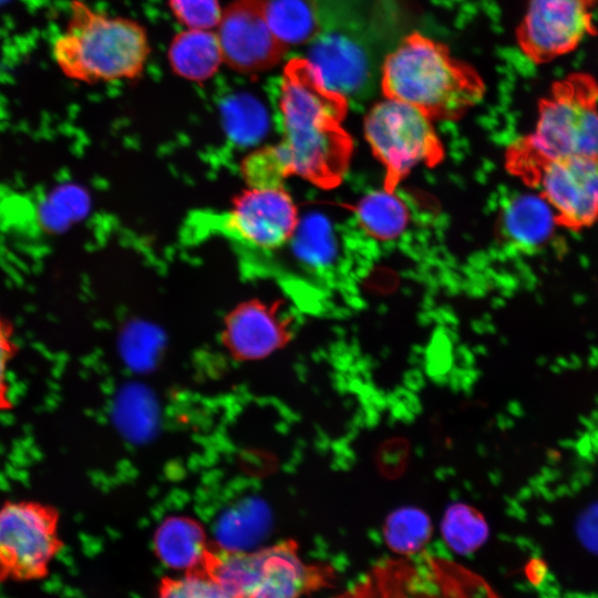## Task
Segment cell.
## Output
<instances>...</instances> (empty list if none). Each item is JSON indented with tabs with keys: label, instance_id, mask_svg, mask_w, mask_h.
I'll list each match as a JSON object with an SVG mask.
<instances>
[{
	"label": "cell",
	"instance_id": "1",
	"mask_svg": "<svg viewBox=\"0 0 598 598\" xmlns=\"http://www.w3.org/2000/svg\"><path fill=\"white\" fill-rule=\"evenodd\" d=\"M347 107L348 100L324 87L307 58L286 63L278 95L282 138L272 146L287 177L320 187L341 181L353 150L341 126Z\"/></svg>",
	"mask_w": 598,
	"mask_h": 598
},
{
	"label": "cell",
	"instance_id": "2",
	"mask_svg": "<svg viewBox=\"0 0 598 598\" xmlns=\"http://www.w3.org/2000/svg\"><path fill=\"white\" fill-rule=\"evenodd\" d=\"M381 83L385 97L411 104L432 120L462 116L485 91L471 65L419 32L406 35L386 56Z\"/></svg>",
	"mask_w": 598,
	"mask_h": 598
},
{
	"label": "cell",
	"instance_id": "3",
	"mask_svg": "<svg viewBox=\"0 0 598 598\" xmlns=\"http://www.w3.org/2000/svg\"><path fill=\"white\" fill-rule=\"evenodd\" d=\"M52 54L66 78L96 84L140 78L151 47L145 28L137 21L72 0Z\"/></svg>",
	"mask_w": 598,
	"mask_h": 598
},
{
	"label": "cell",
	"instance_id": "4",
	"mask_svg": "<svg viewBox=\"0 0 598 598\" xmlns=\"http://www.w3.org/2000/svg\"><path fill=\"white\" fill-rule=\"evenodd\" d=\"M507 167L526 182L543 164L564 157L598 161V82L574 72L553 83L538 105L533 133L507 151Z\"/></svg>",
	"mask_w": 598,
	"mask_h": 598
},
{
	"label": "cell",
	"instance_id": "5",
	"mask_svg": "<svg viewBox=\"0 0 598 598\" xmlns=\"http://www.w3.org/2000/svg\"><path fill=\"white\" fill-rule=\"evenodd\" d=\"M197 568L230 598H303L337 577L333 566L306 561L293 540L249 551L210 544Z\"/></svg>",
	"mask_w": 598,
	"mask_h": 598
},
{
	"label": "cell",
	"instance_id": "6",
	"mask_svg": "<svg viewBox=\"0 0 598 598\" xmlns=\"http://www.w3.org/2000/svg\"><path fill=\"white\" fill-rule=\"evenodd\" d=\"M330 598H501L477 573L430 553L377 561Z\"/></svg>",
	"mask_w": 598,
	"mask_h": 598
},
{
	"label": "cell",
	"instance_id": "7",
	"mask_svg": "<svg viewBox=\"0 0 598 598\" xmlns=\"http://www.w3.org/2000/svg\"><path fill=\"white\" fill-rule=\"evenodd\" d=\"M364 135L385 169L384 188L399 183L420 165L441 161L443 148L432 118L417 107L385 97L364 118Z\"/></svg>",
	"mask_w": 598,
	"mask_h": 598
},
{
	"label": "cell",
	"instance_id": "8",
	"mask_svg": "<svg viewBox=\"0 0 598 598\" xmlns=\"http://www.w3.org/2000/svg\"><path fill=\"white\" fill-rule=\"evenodd\" d=\"M62 548L54 507L29 501L0 507V584L45 578Z\"/></svg>",
	"mask_w": 598,
	"mask_h": 598
},
{
	"label": "cell",
	"instance_id": "9",
	"mask_svg": "<svg viewBox=\"0 0 598 598\" xmlns=\"http://www.w3.org/2000/svg\"><path fill=\"white\" fill-rule=\"evenodd\" d=\"M205 230L244 247L270 251L286 245L299 225L297 206L283 186L249 187L231 206L205 219Z\"/></svg>",
	"mask_w": 598,
	"mask_h": 598
},
{
	"label": "cell",
	"instance_id": "10",
	"mask_svg": "<svg viewBox=\"0 0 598 598\" xmlns=\"http://www.w3.org/2000/svg\"><path fill=\"white\" fill-rule=\"evenodd\" d=\"M598 0H528L516 29L517 43L534 63L542 64L576 50L597 34L592 9Z\"/></svg>",
	"mask_w": 598,
	"mask_h": 598
},
{
	"label": "cell",
	"instance_id": "11",
	"mask_svg": "<svg viewBox=\"0 0 598 598\" xmlns=\"http://www.w3.org/2000/svg\"><path fill=\"white\" fill-rule=\"evenodd\" d=\"M267 0H234L223 8L215 29L223 62L233 71L254 75L277 66L289 48L271 31Z\"/></svg>",
	"mask_w": 598,
	"mask_h": 598
},
{
	"label": "cell",
	"instance_id": "12",
	"mask_svg": "<svg viewBox=\"0 0 598 598\" xmlns=\"http://www.w3.org/2000/svg\"><path fill=\"white\" fill-rule=\"evenodd\" d=\"M555 213L556 224L571 230L598 220V161L564 157L543 164L526 182Z\"/></svg>",
	"mask_w": 598,
	"mask_h": 598
},
{
	"label": "cell",
	"instance_id": "13",
	"mask_svg": "<svg viewBox=\"0 0 598 598\" xmlns=\"http://www.w3.org/2000/svg\"><path fill=\"white\" fill-rule=\"evenodd\" d=\"M288 320L277 303L260 300L241 302L226 320L223 340L231 354L244 360L264 358L288 339Z\"/></svg>",
	"mask_w": 598,
	"mask_h": 598
},
{
	"label": "cell",
	"instance_id": "14",
	"mask_svg": "<svg viewBox=\"0 0 598 598\" xmlns=\"http://www.w3.org/2000/svg\"><path fill=\"white\" fill-rule=\"evenodd\" d=\"M308 61L329 91L348 100L368 79V59L363 49L341 33L323 34L312 44Z\"/></svg>",
	"mask_w": 598,
	"mask_h": 598
},
{
	"label": "cell",
	"instance_id": "15",
	"mask_svg": "<svg viewBox=\"0 0 598 598\" xmlns=\"http://www.w3.org/2000/svg\"><path fill=\"white\" fill-rule=\"evenodd\" d=\"M555 213L540 194L523 193L509 197L501 208L498 228L512 248L533 252L551 236Z\"/></svg>",
	"mask_w": 598,
	"mask_h": 598
},
{
	"label": "cell",
	"instance_id": "16",
	"mask_svg": "<svg viewBox=\"0 0 598 598\" xmlns=\"http://www.w3.org/2000/svg\"><path fill=\"white\" fill-rule=\"evenodd\" d=\"M209 545L204 527L186 516L166 518L153 538V548L159 561L182 573L199 567Z\"/></svg>",
	"mask_w": 598,
	"mask_h": 598
},
{
	"label": "cell",
	"instance_id": "17",
	"mask_svg": "<svg viewBox=\"0 0 598 598\" xmlns=\"http://www.w3.org/2000/svg\"><path fill=\"white\" fill-rule=\"evenodd\" d=\"M171 70L179 78L203 83L224 64L215 30L186 29L177 33L167 50Z\"/></svg>",
	"mask_w": 598,
	"mask_h": 598
},
{
	"label": "cell",
	"instance_id": "18",
	"mask_svg": "<svg viewBox=\"0 0 598 598\" xmlns=\"http://www.w3.org/2000/svg\"><path fill=\"white\" fill-rule=\"evenodd\" d=\"M354 217L362 230L373 239L391 240L406 228L409 210L395 192L383 187L365 195L357 204Z\"/></svg>",
	"mask_w": 598,
	"mask_h": 598
},
{
	"label": "cell",
	"instance_id": "19",
	"mask_svg": "<svg viewBox=\"0 0 598 598\" xmlns=\"http://www.w3.org/2000/svg\"><path fill=\"white\" fill-rule=\"evenodd\" d=\"M266 13L271 31L287 48L305 44L319 33L315 0H267Z\"/></svg>",
	"mask_w": 598,
	"mask_h": 598
},
{
	"label": "cell",
	"instance_id": "20",
	"mask_svg": "<svg viewBox=\"0 0 598 598\" xmlns=\"http://www.w3.org/2000/svg\"><path fill=\"white\" fill-rule=\"evenodd\" d=\"M383 535L388 546L399 555H414L431 538V520L419 508L403 507L386 518Z\"/></svg>",
	"mask_w": 598,
	"mask_h": 598
},
{
	"label": "cell",
	"instance_id": "21",
	"mask_svg": "<svg viewBox=\"0 0 598 598\" xmlns=\"http://www.w3.org/2000/svg\"><path fill=\"white\" fill-rule=\"evenodd\" d=\"M442 533L451 548L468 553L478 548L487 537V524L483 515L466 504L447 508L442 522Z\"/></svg>",
	"mask_w": 598,
	"mask_h": 598
},
{
	"label": "cell",
	"instance_id": "22",
	"mask_svg": "<svg viewBox=\"0 0 598 598\" xmlns=\"http://www.w3.org/2000/svg\"><path fill=\"white\" fill-rule=\"evenodd\" d=\"M154 598H230L209 576L195 568L181 576L161 578Z\"/></svg>",
	"mask_w": 598,
	"mask_h": 598
},
{
	"label": "cell",
	"instance_id": "23",
	"mask_svg": "<svg viewBox=\"0 0 598 598\" xmlns=\"http://www.w3.org/2000/svg\"><path fill=\"white\" fill-rule=\"evenodd\" d=\"M86 207V195L79 187L62 186L43 202L40 218L45 227L60 230L80 218Z\"/></svg>",
	"mask_w": 598,
	"mask_h": 598
},
{
	"label": "cell",
	"instance_id": "24",
	"mask_svg": "<svg viewBox=\"0 0 598 598\" xmlns=\"http://www.w3.org/2000/svg\"><path fill=\"white\" fill-rule=\"evenodd\" d=\"M167 4L187 29L215 30L223 12L219 0H167Z\"/></svg>",
	"mask_w": 598,
	"mask_h": 598
},
{
	"label": "cell",
	"instance_id": "25",
	"mask_svg": "<svg viewBox=\"0 0 598 598\" xmlns=\"http://www.w3.org/2000/svg\"><path fill=\"white\" fill-rule=\"evenodd\" d=\"M11 336L12 327L9 321L0 316V410L10 406L6 372L8 362L16 352V344Z\"/></svg>",
	"mask_w": 598,
	"mask_h": 598
},
{
	"label": "cell",
	"instance_id": "26",
	"mask_svg": "<svg viewBox=\"0 0 598 598\" xmlns=\"http://www.w3.org/2000/svg\"><path fill=\"white\" fill-rule=\"evenodd\" d=\"M380 468L388 476L398 475L406 462V445L399 441H393L382 446L380 451Z\"/></svg>",
	"mask_w": 598,
	"mask_h": 598
},
{
	"label": "cell",
	"instance_id": "27",
	"mask_svg": "<svg viewBox=\"0 0 598 598\" xmlns=\"http://www.w3.org/2000/svg\"><path fill=\"white\" fill-rule=\"evenodd\" d=\"M1 109H2V107H1V105H0V115H1Z\"/></svg>",
	"mask_w": 598,
	"mask_h": 598
}]
</instances>
